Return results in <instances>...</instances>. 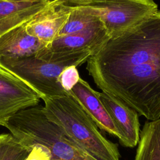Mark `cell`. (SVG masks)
Returning a JSON list of instances; mask_svg holds the SVG:
<instances>
[{"label":"cell","instance_id":"cell-8","mask_svg":"<svg viewBox=\"0 0 160 160\" xmlns=\"http://www.w3.org/2000/svg\"><path fill=\"white\" fill-rule=\"evenodd\" d=\"M96 94L122 137L120 144L128 148L136 146L141 131L138 113L124 102L105 92L96 91Z\"/></svg>","mask_w":160,"mask_h":160},{"label":"cell","instance_id":"cell-12","mask_svg":"<svg viewBox=\"0 0 160 160\" xmlns=\"http://www.w3.org/2000/svg\"><path fill=\"white\" fill-rule=\"evenodd\" d=\"M52 0L17 2L0 0V36L9 30L28 22L44 11Z\"/></svg>","mask_w":160,"mask_h":160},{"label":"cell","instance_id":"cell-16","mask_svg":"<svg viewBox=\"0 0 160 160\" xmlns=\"http://www.w3.org/2000/svg\"><path fill=\"white\" fill-rule=\"evenodd\" d=\"M31 150V149L21 145L15 140L2 160H24Z\"/></svg>","mask_w":160,"mask_h":160},{"label":"cell","instance_id":"cell-2","mask_svg":"<svg viewBox=\"0 0 160 160\" xmlns=\"http://www.w3.org/2000/svg\"><path fill=\"white\" fill-rule=\"evenodd\" d=\"M42 99L46 118L61 128L76 144L98 160H120L117 144L100 132L72 96L69 94Z\"/></svg>","mask_w":160,"mask_h":160},{"label":"cell","instance_id":"cell-4","mask_svg":"<svg viewBox=\"0 0 160 160\" xmlns=\"http://www.w3.org/2000/svg\"><path fill=\"white\" fill-rule=\"evenodd\" d=\"M59 4L92 9L111 38H116L158 12L154 0H57Z\"/></svg>","mask_w":160,"mask_h":160},{"label":"cell","instance_id":"cell-10","mask_svg":"<svg viewBox=\"0 0 160 160\" xmlns=\"http://www.w3.org/2000/svg\"><path fill=\"white\" fill-rule=\"evenodd\" d=\"M69 94L78 101L98 128L118 138L120 143L122 142V137L120 132L97 96L96 91L91 87L87 81L80 78Z\"/></svg>","mask_w":160,"mask_h":160},{"label":"cell","instance_id":"cell-1","mask_svg":"<svg viewBox=\"0 0 160 160\" xmlns=\"http://www.w3.org/2000/svg\"><path fill=\"white\" fill-rule=\"evenodd\" d=\"M86 70L102 91L148 120L160 118V11L109 39Z\"/></svg>","mask_w":160,"mask_h":160},{"label":"cell","instance_id":"cell-7","mask_svg":"<svg viewBox=\"0 0 160 160\" xmlns=\"http://www.w3.org/2000/svg\"><path fill=\"white\" fill-rule=\"evenodd\" d=\"M109 39L103 22L99 19L80 31L57 38L37 54H62L83 50L94 54Z\"/></svg>","mask_w":160,"mask_h":160},{"label":"cell","instance_id":"cell-19","mask_svg":"<svg viewBox=\"0 0 160 160\" xmlns=\"http://www.w3.org/2000/svg\"><path fill=\"white\" fill-rule=\"evenodd\" d=\"M9 2H39L47 0H3Z\"/></svg>","mask_w":160,"mask_h":160},{"label":"cell","instance_id":"cell-15","mask_svg":"<svg viewBox=\"0 0 160 160\" xmlns=\"http://www.w3.org/2000/svg\"><path fill=\"white\" fill-rule=\"evenodd\" d=\"M80 76L76 66H69L60 73L58 81L62 89L69 93L78 82Z\"/></svg>","mask_w":160,"mask_h":160},{"label":"cell","instance_id":"cell-3","mask_svg":"<svg viewBox=\"0 0 160 160\" xmlns=\"http://www.w3.org/2000/svg\"><path fill=\"white\" fill-rule=\"evenodd\" d=\"M13 135L19 144L28 148L36 144L45 147L51 153V160H98L49 121L41 105L31 108L21 114Z\"/></svg>","mask_w":160,"mask_h":160},{"label":"cell","instance_id":"cell-18","mask_svg":"<svg viewBox=\"0 0 160 160\" xmlns=\"http://www.w3.org/2000/svg\"><path fill=\"white\" fill-rule=\"evenodd\" d=\"M15 142V139L10 134L0 133V160H2L4 156Z\"/></svg>","mask_w":160,"mask_h":160},{"label":"cell","instance_id":"cell-11","mask_svg":"<svg viewBox=\"0 0 160 160\" xmlns=\"http://www.w3.org/2000/svg\"><path fill=\"white\" fill-rule=\"evenodd\" d=\"M27 23L14 28L0 36V59L35 56L45 46L39 39L27 32Z\"/></svg>","mask_w":160,"mask_h":160},{"label":"cell","instance_id":"cell-13","mask_svg":"<svg viewBox=\"0 0 160 160\" xmlns=\"http://www.w3.org/2000/svg\"><path fill=\"white\" fill-rule=\"evenodd\" d=\"M134 160H160V118L144 123Z\"/></svg>","mask_w":160,"mask_h":160},{"label":"cell","instance_id":"cell-5","mask_svg":"<svg viewBox=\"0 0 160 160\" xmlns=\"http://www.w3.org/2000/svg\"><path fill=\"white\" fill-rule=\"evenodd\" d=\"M87 60L72 59L59 62H48L35 56L19 59H1L0 64L18 76L40 96L46 97L68 95L58 79L68 66H79Z\"/></svg>","mask_w":160,"mask_h":160},{"label":"cell","instance_id":"cell-14","mask_svg":"<svg viewBox=\"0 0 160 160\" xmlns=\"http://www.w3.org/2000/svg\"><path fill=\"white\" fill-rule=\"evenodd\" d=\"M69 8H71V12L68 21L60 31L57 38L80 31L96 20L100 19L89 8L82 7Z\"/></svg>","mask_w":160,"mask_h":160},{"label":"cell","instance_id":"cell-17","mask_svg":"<svg viewBox=\"0 0 160 160\" xmlns=\"http://www.w3.org/2000/svg\"><path fill=\"white\" fill-rule=\"evenodd\" d=\"M24 160H51V156L47 148L36 144L32 147L31 151Z\"/></svg>","mask_w":160,"mask_h":160},{"label":"cell","instance_id":"cell-6","mask_svg":"<svg viewBox=\"0 0 160 160\" xmlns=\"http://www.w3.org/2000/svg\"><path fill=\"white\" fill-rule=\"evenodd\" d=\"M40 96L26 82L0 64V126L19 111L39 104Z\"/></svg>","mask_w":160,"mask_h":160},{"label":"cell","instance_id":"cell-9","mask_svg":"<svg viewBox=\"0 0 160 160\" xmlns=\"http://www.w3.org/2000/svg\"><path fill=\"white\" fill-rule=\"evenodd\" d=\"M70 12L69 7L59 4L57 0H52L48 8L26 24V31L46 46L56 39Z\"/></svg>","mask_w":160,"mask_h":160}]
</instances>
